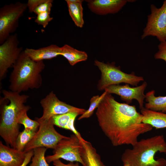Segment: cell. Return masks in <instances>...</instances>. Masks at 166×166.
I'll list each match as a JSON object with an SVG mask.
<instances>
[{"mask_svg":"<svg viewBox=\"0 0 166 166\" xmlns=\"http://www.w3.org/2000/svg\"><path fill=\"white\" fill-rule=\"evenodd\" d=\"M96 114L101 130L114 146H133L141 134L152 127L142 122V115L135 105L117 101L107 93L97 108Z\"/></svg>","mask_w":166,"mask_h":166,"instance_id":"6da1fadb","label":"cell"},{"mask_svg":"<svg viewBox=\"0 0 166 166\" xmlns=\"http://www.w3.org/2000/svg\"><path fill=\"white\" fill-rule=\"evenodd\" d=\"M2 93L4 97L0 100V135L8 146L16 149V140L20 133L19 121L30 109L25 105L29 96L5 89Z\"/></svg>","mask_w":166,"mask_h":166,"instance_id":"7a4b0ae2","label":"cell"},{"mask_svg":"<svg viewBox=\"0 0 166 166\" xmlns=\"http://www.w3.org/2000/svg\"><path fill=\"white\" fill-rule=\"evenodd\" d=\"M132 148L125 150L121 156L123 164L131 166H166L163 158L155 159L159 152L166 154V141L162 135L138 140Z\"/></svg>","mask_w":166,"mask_h":166,"instance_id":"3957f363","label":"cell"},{"mask_svg":"<svg viewBox=\"0 0 166 166\" xmlns=\"http://www.w3.org/2000/svg\"><path fill=\"white\" fill-rule=\"evenodd\" d=\"M45 67L43 61L33 60L23 50L13 66L9 79L10 91L20 93L39 88L42 82L41 73Z\"/></svg>","mask_w":166,"mask_h":166,"instance_id":"277c9868","label":"cell"},{"mask_svg":"<svg viewBox=\"0 0 166 166\" xmlns=\"http://www.w3.org/2000/svg\"><path fill=\"white\" fill-rule=\"evenodd\" d=\"M94 64L101 73L97 85L99 90H104L109 86L123 83L137 86L140 82L144 81L143 77L135 75L134 72L128 74L123 72L120 66H116L114 62L105 63L96 60Z\"/></svg>","mask_w":166,"mask_h":166,"instance_id":"5b68a950","label":"cell"},{"mask_svg":"<svg viewBox=\"0 0 166 166\" xmlns=\"http://www.w3.org/2000/svg\"><path fill=\"white\" fill-rule=\"evenodd\" d=\"M27 8V3L19 2L6 4L0 9V44L18 26L20 18Z\"/></svg>","mask_w":166,"mask_h":166,"instance_id":"8992f818","label":"cell"},{"mask_svg":"<svg viewBox=\"0 0 166 166\" xmlns=\"http://www.w3.org/2000/svg\"><path fill=\"white\" fill-rule=\"evenodd\" d=\"M39 123L38 130L24 149L26 153L39 147L54 149L61 140L67 137L56 131L52 118Z\"/></svg>","mask_w":166,"mask_h":166,"instance_id":"52a82bcc","label":"cell"},{"mask_svg":"<svg viewBox=\"0 0 166 166\" xmlns=\"http://www.w3.org/2000/svg\"><path fill=\"white\" fill-rule=\"evenodd\" d=\"M82 147V142L73 134L61 140L53 149V154L46 156L45 158L48 163L62 159L70 162L80 163L84 166L81 156Z\"/></svg>","mask_w":166,"mask_h":166,"instance_id":"ba28073f","label":"cell"},{"mask_svg":"<svg viewBox=\"0 0 166 166\" xmlns=\"http://www.w3.org/2000/svg\"><path fill=\"white\" fill-rule=\"evenodd\" d=\"M151 13L147 16V22L143 30L142 39L149 36L156 37L160 42L166 41V0L160 8L152 4Z\"/></svg>","mask_w":166,"mask_h":166,"instance_id":"9c48e42d","label":"cell"},{"mask_svg":"<svg viewBox=\"0 0 166 166\" xmlns=\"http://www.w3.org/2000/svg\"><path fill=\"white\" fill-rule=\"evenodd\" d=\"M40 103L43 109V114L40 118H35V120L39 123L48 120L54 116L69 112H76L81 115L86 110L60 101L53 91L41 99Z\"/></svg>","mask_w":166,"mask_h":166,"instance_id":"30bf717a","label":"cell"},{"mask_svg":"<svg viewBox=\"0 0 166 166\" xmlns=\"http://www.w3.org/2000/svg\"><path fill=\"white\" fill-rule=\"evenodd\" d=\"M19 42L17 34H12L0 45V80L3 79L8 69L16 62L22 52L19 47Z\"/></svg>","mask_w":166,"mask_h":166,"instance_id":"8fae6325","label":"cell"},{"mask_svg":"<svg viewBox=\"0 0 166 166\" xmlns=\"http://www.w3.org/2000/svg\"><path fill=\"white\" fill-rule=\"evenodd\" d=\"M147 86L144 81L141 85L136 87H131L128 84L124 85H112L105 88L104 90L109 94L113 93L119 96L121 99L129 105L133 99L138 102L140 109L144 107V101L145 98L144 91Z\"/></svg>","mask_w":166,"mask_h":166,"instance_id":"7c38bea8","label":"cell"},{"mask_svg":"<svg viewBox=\"0 0 166 166\" xmlns=\"http://www.w3.org/2000/svg\"><path fill=\"white\" fill-rule=\"evenodd\" d=\"M89 9L93 12L100 15L114 14L118 12L128 2V0H86Z\"/></svg>","mask_w":166,"mask_h":166,"instance_id":"4fadbf2b","label":"cell"},{"mask_svg":"<svg viewBox=\"0 0 166 166\" xmlns=\"http://www.w3.org/2000/svg\"><path fill=\"white\" fill-rule=\"evenodd\" d=\"M23 151L10 148L0 141V166H20L26 157Z\"/></svg>","mask_w":166,"mask_h":166,"instance_id":"5bb4252c","label":"cell"},{"mask_svg":"<svg viewBox=\"0 0 166 166\" xmlns=\"http://www.w3.org/2000/svg\"><path fill=\"white\" fill-rule=\"evenodd\" d=\"M24 53L31 59L35 61L51 59L60 55V47L51 45L37 49L26 48Z\"/></svg>","mask_w":166,"mask_h":166,"instance_id":"9a60e30c","label":"cell"},{"mask_svg":"<svg viewBox=\"0 0 166 166\" xmlns=\"http://www.w3.org/2000/svg\"><path fill=\"white\" fill-rule=\"evenodd\" d=\"M80 114L76 112H69L56 115L52 117L54 124L57 127L71 131L81 141H85L75 128L74 123L76 117Z\"/></svg>","mask_w":166,"mask_h":166,"instance_id":"2e32d148","label":"cell"},{"mask_svg":"<svg viewBox=\"0 0 166 166\" xmlns=\"http://www.w3.org/2000/svg\"><path fill=\"white\" fill-rule=\"evenodd\" d=\"M142 122L148 124L156 129L166 128V113L147 109H140Z\"/></svg>","mask_w":166,"mask_h":166,"instance_id":"e0dca14e","label":"cell"},{"mask_svg":"<svg viewBox=\"0 0 166 166\" xmlns=\"http://www.w3.org/2000/svg\"><path fill=\"white\" fill-rule=\"evenodd\" d=\"M82 143L81 156L84 166H105L96 149L90 142L85 140Z\"/></svg>","mask_w":166,"mask_h":166,"instance_id":"ac0fdd59","label":"cell"},{"mask_svg":"<svg viewBox=\"0 0 166 166\" xmlns=\"http://www.w3.org/2000/svg\"><path fill=\"white\" fill-rule=\"evenodd\" d=\"M155 93L154 90L146 93L145 95L146 103L144 108L152 111L166 113V96L156 97Z\"/></svg>","mask_w":166,"mask_h":166,"instance_id":"d6986e66","label":"cell"},{"mask_svg":"<svg viewBox=\"0 0 166 166\" xmlns=\"http://www.w3.org/2000/svg\"><path fill=\"white\" fill-rule=\"evenodd\" d=\"M60 55L65 57L71 66L85 61L88 58V55L85 52L78 50L67 44L60 47Z\"/></svg>","mask_w":166,"mask_h":166,"instance_id":"ffe728a7","label":"cell"},{"mask_svg":"<svg viewBox=\"0 0 166 166\" xmlns=\"http://www.w3.org/2000/svg\"><path fill=\"white\" fill-rule=\"evenodd\" d=\"M69 14L77 27L82 28L84 24L83 8L81 0H66Z\"/></svg>","mask_w":166,"mask_h":166,"instance_id":"44dd1931","label":"cell"},{"mask_svg":"<svg viewBox=\"0 0 166 166\" xmlns=\"http://www.w3.org/2000/svg\"><path fill=\"white\" fill-rule=\"evenodd\" d=\"M36 133L25 129L20 132L16 140V149L23 151L26 145L32 139Z\"/></svg>","mask_w":166,"mask_h":166,"instance_id":"7402d4cb","label":"cell"},{"mask_svg":"<svg viewBox=\"0 0 166 166\" xmlns=\"http://www.w3.org/2000/svg\"><path fill=\"white\" fill-rule=\"evenodd\" d=\"M107 93L105 91L100 96L97 95L93 97L90 100V104L88 109L78 117V120L88 118L91 117L94 111L97 108Z\"/></svg>","mask_w":166,"mask_h":166,"instance_id":"603a6c76","label":"cell"},{"mask_svg":"<svg viewBox=\"0 0 166 166\" xmlns=\"http://www.w3.org/2000/svg\"><path fill=\"white\" fill-rule=\"evenodd\" d=\"M46 149L45 147L34 148L33 150L34 154L32 158V162L29 166H49L45 156Z\"/></svg>","mask_w":166,"mask_h":166,"instance_id":"cb8c5ba5","label":"cell"},{"mask_svg":"<svg viewBox=\"0 0 166 166\" xmlns=\"http://www.w3.org/2000/svg\"><path fill=\"white\" fill-rule=\"evenodd\" d=\"M18 123L23 125L25 129L36 132L39 128L40 124L36 120H32L28 117L27 112L24 113L20 118Z\"/></svg>","mask_w":166,"mask_h":166,"instance_id":"d4e9b609","label":"cell"},{"mask_svg":"<svg viewBox=\"0 0 166 166\" xmlns=\"http://www.w3.org/2000/svg\"><path fill=\"white\" fill-rule=\"evenodd\" d=\"M50 13L45 12L39 14L35 19V22L38 25L42 26L44 28H46L49 22L53 19V18L50 16Z\"/></svg>","mask_w":166,"mask_h":166,"instance_id":"484cf974","label":"cell"},{"mask_svg":"<svg viewBox=\"0 0 166 166\" xmlns=\"http://www.w3.org/2000/svg\"><path fill=\"white\" fill-rule=\"evenodd\" d=\"M53 2L52 0H47V1L41 4L36 8L33 12L37 15L45 12L50 13Z\"/></svg>","mask_w":166,"mask_h":166,"instance_id":"4316f807","label":"cell"},{"mask_svg":"<svg viewBox=\"0 0 166 166\" xmlns=\"http://www.w3.org/2000/svg\"><path fill=\"white\" fill-rule=\"evenodd\" d=\"M158 48V51L154 55L155 59L162 60L166 62V41L160 42Z\"/></svg>","mask_w":166,"mask_h":166,"instance_id":"83f0119b","label":"cell"},{"mask_svg":"<svg viewBox=\"0 0 166 166\" xmlns=\"http://www.w3.org/2000/svg\"><path fill=\"white\" fill-rule=\"evenodd\" d=\"M47 0H29L27 3V8L29 12H33L35 9L41 4Z\"/></svg>","mask_w":166,"mask_h":166,"instance_id":"f1b7e54d","label":"cell"},{"mask_svg":"<svg viewBox=\"0 0 166 166\" xmlns=\"http://www.w3.org/2000/svg\"><path fill=\"white\" fill-rule=\"evenodd\" d=\"M53 162V164L54 166H80L77 162L74 163L73 162H70L66 164L62 163L60 159L57 160Z\"/></svg>","mask_w":166,"mask_h":166,"instance_id":"f546056e","label":"cell"},{"mask_svg":"<svg viewBox=\"0 0 166 166\" xmlns=\"http://www.w3.org/2000/svg\"><path fill=\"white\" fill-rule=\"evenodd\" d=\"M34 154V150L30 151L26 153V157L25 160L22 164L20 166H27L30 162Z\"/></svg>","mask_w":166,"mask_h":166,"instance_id":"4dcf8cb0","label":"cell"},{"mask_svg":"<svg viewBox=\"0 0 166 166\" xmlns=\"http://www.w3.org/2000/svg\"><path fill=\"white\" fill-rule=\"evenodd\" d=\"M123 166H131L128 164H123Z\"/></svg>","mask_w":166,"mask_h":166,"instance_id":"1f68e13d","label":"cell"}]
</instances>
